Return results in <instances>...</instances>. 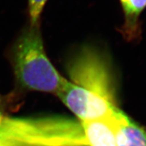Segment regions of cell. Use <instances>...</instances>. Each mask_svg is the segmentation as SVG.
Segmentation results:
<instances>
[{"mask_svg": "<svg viewBox=\"0 0 146 146\" xmlns=\"http://www.w3.org/2000/svg\"><path fill=\"white\" fill-rule=\"evenodd\" d=\"M70 81L57 93L81 121L113 117L120 111L115 79L105 55L85 46L67 66Z\"/></svg>", "mask_w": 146, "mask_h": 146, "instance_id": "cell-1", "label": "cell"}, {"mask_svg": "<svg viewBox=\"0 0 146 146\" xmlns=\"http://www.w3.org/2000/svg\"><path fill=\"white\" fill-rule=\"evenodd\" d=\"M0 146H88L82 121L61 117L4 118Z\"/></svg>", "mask_w": 146, "mask_h": 146, "instance_id": "cell-2", "label": "cell"}, {"mask_svg": "<svg viewBox=\"0 0 146 146\" xmlns=\"http://www.w3.org/2000/svg\"><path fill=\"white\" fill-rule=\"evenodd\" d=\"M14 64L17 81L29 90L57 95L67 82L46 55L40 25L29 26L18 40Z\"/></svg>", "mask_w": 146, "mask_h": 146, "instance_id": "cell-3", "label": "cell"}, {"mask_svg": "<svg viewBox=\"0 0 146 146\" xmlns=\"http://www.w3.org/2000/svg\"><path fill=\"white\" fill-rule=\"evenodd\" d=\"M117 114L113 117L82 121L88 146H117Z\"/></svg>", "mask_w": 146, "mask_h": 146, "instance_id": "cell-4", "label": "cell"}, {"mask_svg": "<svg viewBox=\"0 0 146 146\" xmlns=\"http://www.w3.org/2000/svg\"><path fill=\"white\" fill-rule=\"evenodd\" d=\"M117 146H146V127L122 110L116 115Z\"/></svg>", "mask_w": 146, "mask_h": 146, "instance_id": "cell-5", "label": "cell"}, {"mask_svg": "<svg viewBox=\"0 0 146 146\" xmlns=\"http://www.w3.org/2000/svg\"><path fill=\"white\" fill-rule=\"evenodd\" d=\"M124 12L125 22L121 32L127 41L140 38L141 24L139 16L146 8V0H119Z\"/></svg>", "mask_w": 146, "mask_h": 146, "instance_id": "cell-6", "label": "cell"}, {"mask_svg": "<svg viewBox=\"0 0 146 146\" xmlns=\"http://www.w3.org/2000/svg\"><path fill=\"white\" fill-rule=\"evenodd\" d=\"M47 1L48 0H28V12L30 26L40 25L41 14Z\"/></svg>", "mask_w": 146, "mask_h": 146, "instance_id": "cell-7", "label": "cell"}, {"mask_svg": "<svg viewBox=\"0 0 146 146\" xmlns=\"http://www.w3.org/2000/svg\"><path fill=\"white\" fill-rule=\"evenodd\" d=\"M2 119H3V116H2V115H1V113H0V122H1V121H2Z\"/></svg>", "mask_w": 146, "mask_h": 146, "instance_id": "cell-8", "label": "cell"}]
</instances>
